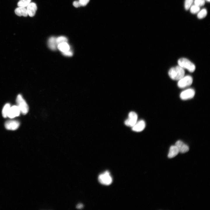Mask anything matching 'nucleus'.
<instances>
[{
    "label": "nucleus",
    "mask_w": 210,
    "mask_h": 210,
    "mask_svg": "<svg viewBox=\"0 0 210 210\" xmlns=\"http://www.w3.org/2000/svg\"><path fill=\"white\" fill-rule=\"evenodd\" d=\"M168 74L172 79L179 80L184 77L185 71L183 68L179 66L171 68L169 71Z\"/></svg>",
    "instance_id": "nucleus-1"
},
{
    "label": "nucleus",
    "mask_w": 210,
    "mask_h": 210,
    "mask_svg": "<svg viewBox=\"0 0 210 210\" xmlns=\"http://www.w3.org/2000/svg\"><path fill=\"white\" fill-rule=\"evenodd\" d=\"M16 102L17 106L19 108L20 113L24 115L26 114L28 112L29 107L21 94H19L17 96Z\"/></svg>",
    "instance_id": "nucleus-2"
},
{
    "label": "nucleus",
    "mask_w": 210,
    "mask_h": 210,
    "mask_svg": "<svg viewBox=\"0 0 210 210\" xmlns=\"http://www.w3.org/2000/svg\"><path fill=\"white\" fill-rule=\"evenodd\" d=\"M179 66L187 69L191 72H194L195 69V65L188 59L185 58L179 59L178 62Z\"/></svg>",
    "instance_id": "nucleus-3"
},
{
    "label": "nucleus",
    "mask_w": 210,
    "mask_h": 210,
    "mask_svg": "<svg viewBox=\"0 0 210 210\" xmlns=\"http://www.w3.org/2000/svg\"><path fill=\"white\" fill-rule=\"evenodd\" d=\"M98 180L101 184L105 185H109L112 182V177L108 171L100 174L98 176Z\"/></svg>",
    "instance_id": "nucleus-4"
},
{
    "label": "nucleus",
    "mask_w": 210,
    "mask_h": 210,
    "mask_svg": "<svg viewBox=\"0 0 210 210\" xmlns=\"http://www.w3.org/2000/svg\"><path fill=\"white\" fill-rule=\"evenodd\" d=\"M192 82V78L190 76L183 77L179 80L178 83V87L183 88L190 85Z\"/></svg>",
    "instance_id": "nucleus-5"
},
{
    "label": "nucleus",
    "mask_w": 210,
    "mask_h": 210,
    "mask_svg": "<svg viewBox=\"0 0 210 210\" xmlns=\"http://www.w3.org/2000/svg\"><path fill=\"white\" fill-rule=\"evenodd\" d=\"M137 115L135 112H130L128 114V118L125 121V124L127 126L132 127L137 121Z\"/></svg>",
    "instance_id": "nucleus-6"
},
{
    "label": "nucleus",
    "mask_w": 210,
    "mask_h": 210,
    "mask_svg": "<svg viewBox=\"0 0 210 210\" xmlns=\"http://www.w3.org/2000/svg\"><path fill=\"white\" fill-rule=\"evenodd\" d=\"M195 91L193 89H188L184 90L180 94V98L183 100H186L192 98L195 95Z\"/></svg>",
    "instance_id": "nucleus-7"
},
{
    "label": "nucleus",
    "mask_w": 210,
    "mask_h": 210,
    "mask_svg": "<svg viewBox=\"0 0 210 210\" xmlns=\"http://www.w3.org/2000/svg\"><path fill=\"white\" fill-rule=\"evenodd\" d=\"M19 122L15 120H10L7 121L5 124V128L8 130H14L19 127Z\"/></svg>",
    "instance_id": "nucleus-8"
},
{
    "label": "nucleus",
    "mask_w": 210,
    "mask_h": 210,
    "mask_svg": "<svg viewBox=\"0 0 210 210\" xmlns=\"http://www.w3.org/2000/svg\"><path fill=\"white\" fill-rule=\"evenodd\" d=\"M175 145L178 148L179 152L185 153L189 150L188 146L181 140L177 141L175 143Z\"/></svg>",
    "instance_id": "nucleus-9"
},
{
    "label": "nucleus",
    "mask_w": 210,
    "mask_h": 210,
    "mask_svg": "<svg viewBox=\"0 0 210 210\" xmlns=\"http://www.w3.org/2000/svg\"><path fill=\"white\" fill-rule=\"evenodd\" d=\"M20 111L17 106H13L10 107L8 114L7 117L12 118L18 116Z\"/></svg>",
    "instance_id": "nucleus-10"
},
{
    "label": "nucleus",
    "mask_w": 210,
    "mask_h": 210,
    "mask_svg": "<svg viewBox=\"0 0 210 210\" xmlns=\"http://www.w3.org/2000/svg\"><path fill=\"white\" fill-rule=\"evenodd\" d=\"M145 126V121L143 120H141L136 122L135 125L132 127V130L136 132H140L144 129Z\"/></svg>",
    "instance_id": "nucleus-11"
},
{
    "label": "nucleus",
    "mask_w": 210,
    "mask_h": 210,
    "mask_svg": "<svg viewBox=\"0 0 210 210\" xmlns=\"http://www.w3.org/2000/svg\"><path fill=\"white\" fill-rule=\"evenodd\" d=\"M37 9L36 5L34 3H30L27 6V13L30 17H33L35 15Z\"/></svg>",
    "instance_id": "nucleus-12"
},
{
    "label": "nucleus",
    "mask_w": 210,
    "mask_h": 210,
    "mask_svg": "<svg viewBox=\"0 0 210 210\" xmlns=\"http://www.w3.org/2000/svg\"><path fill=\"white\" fill-rule=\"evenodd\" d=\"M48 45L49 48L53 51L56 50L57 49V44L56 42V38L51 36L48 39Z\"/></svg>",
    "instance_id": "nucleus-13"
},
{
    "label": "nucleus",
    "mask_w": 210,
    "mask_h": 210,
    "mask_svg": "<svg viewBox=\"0 0 210 210\" xmlns=\"http://www.w3.org/2000/svg\"><path fill=\"white\" fill-rule=\"evenodd\" d=\"M15 14L18 16L26 17L28 15L27 9L24 7H18L15 10Z\"/></svg>",
    "instance_id": "nucleus-14"
},
{
    "label": "nucleus",
    "mask_w": 210,
    "mask_h": 210,
    "mask_svg": "<svg viewBox=\"0 0 210 210\" xmlns=\"http://www.w3.org/2000/svg\"><path fill=\"white\" fill-rule=\"evenodd\" d=\"M179 153L178 150L175 145L171 146L169 148V152L168 155L169 158H172L176 156Z\"/></svg>",
    "instance_id": "nucleus-15"
},
{
    "label": "nucleus",
    "mask_w": 210,
    "mask_h": 210,
    "mask_svg": "<svg viewBox=\"0 0 210 210\" xmlns=\"http://www.w3.org/2000/svg\"><path fill=\"white\" fill-rule=\"evenodd\" d=\"M57 48L62 52L69 50L70 46L67 42H64L58 44Z\"/></svg>",
    "instance_id": "nucleus-16"
},
{
    "label": "nucleus",
    "mask_w": 210,
    "mask_h": 210,
    "mask_svg": "<svg viewBox=\"0 0 210 210\" xmlns=\"http://www.w3.org/2000/svg\"><path fill=\"white\" fill-rule=\"evenodd\" d=\"M10 107V105L9 103L6 104L3 107L2 111V115L4 118L7 117L8 114Z\"/></svg>",
    "instance_id": "nucleus-17"
},
{
    "label": "nucleus",
    "mask_w": 210,
    "mask_h": 210,
    "mask_svg": "<svg viewBox=\"0 0 210 210\" xmlns=\"http://www.w3.org/2000/svg\"><path fill=\"white\" fill-rule=\"evenodd\" d=\"M31 0H20L18 3V7H26L31 3Z\"/></svg>",
    "instance_id": "nucleus-18"
},
{
    "label": "nucleus",
    "mask_w": 210,
    "mask_h": 210,
    "mask_svg": "<svg viewBox=\"0 0 210 210\" xmlns=\"http://www.w3.org/2000/svg\"><path fill=\"white\" fill-rule=\"evenodd\" d=\"M207 14V11L205 8L202 9L198 13L197 17L200 19L205 18Z\"/></svg>",
    "instance_id": "nucleus-19"
},
{
    "label": "nucleus",
    "mask_w": 210,
    "mask_h": 210,
    "mask_svg": "<svg viewBox=\"0 0 210 210\" xmlns=\"http://www.w3.org/2000/svg\"><path fill=\"white\" fill-rule=\"evenodd\" d=\"M68 39L65 36H61L56 38V42L57 45L60 43L67 42Z\"/></svg>",
    "instance_id": "nucleus-20"
},
{
    "label": "nucleus",
    "mask_w": 210,
    "mask_h": 210,
    "mask_svg": "<svg viewBox=\"0 0 210 210\" xmlns=\"http://www.w3.org/2000/svg\"><path fill=\"white\" fill-rule=\"evenodd\" d=\"M200 10V7L195 5L192 6L190 8V11L192 14H195L197 13Z\"/></svg>",
    "instance_id": "nucleus-21"
},
{
    "label": "nucleus",
    "mask_w": 210,
    "mask_h": 210,
    "mask_svg": "<svg viewBox=\"0 0 210 210\" xmlns=\"http://www.w3.org/2000/svg\"><path fill=\"white\" fill-rule=\"evenodd\" d=\"M193 2V0H185V8L186 10H188L190 7Z\"/></svg>",
    "instance_id": "nucleus-22"
},
{
    "label": "nucleus",
    "mask_w": 210,
    "mask_h": 210,
    "mask_svg": "<svg viewBox=\"0 0 210 210\" xmlns=\"http://www.w3.org/2000/svg\"><path fill=\"white\" fill-rule=\"evenodd\" d=\"M194 4L199 7L203 6L205 4V0H195Z\"/></svg>",
    "instance_id": "nucleus-23"
},
{
    "label": "nucleus",
    "mask_w": 210,
    "mask_h": 210,
    "mask_svg": "<svg viewBox=\"0 0 210 210\" xmlns=\"http://www.w3.org/2000/svg\"><path fill=\"white\" fill-rule=\"evenodd\" d=\"M62 53L64 55L67 57L72 56L73 55L72 51L70 49L65 52H62Z\"/></svg>",
    "instance_id": "nucleus-24"
},
{
    "label": "nucleus",
    "mask_w": 210,
    "mask_h": 210,
    "mask_svg": "<svg viewBox=\"0 0 210 210\" xmlns=\"http://www.w3.org/2000/svg\"><path fill=\"white\" fill-rule=\"evenodd\" d=\"M90 0H79L81 6H85L87 5Z\"/></svg>",
    "instance_id": "nucleus-25"
},
{
    "label": "nucleus",
    "mask_w": 210,
    "mask_h": 210,
    "mask_svg": "<svg viewBox=\"0 0 210 210\" xmlns=\"http://www.w3.org/2000/svg\"><path fill=\"white\" fill-rule=\"evenodd\" d=\"M73 5L75 7L77 8L81 6L79 1H74L73 3Z\"/></svg>",
    "instance_id": "nucleus-26"
},
{
    "label": "nucleus",
    "mask_w": 210,
    "mask_h": 210,
    "mask_svg": "<svg viewBox=\"0 0 210 210\" xmlns=\"http://www.w3.org/2000/svg\"><path fill=\"white\" fill-rule=\"evenodd\" d=\"M83 207V205L81 203H79L76 206V208L78 209H81Z\"/></svg>",
    "instance_id": "nucleus-27"
},
{
    "label": "nucleus",
    "mask_w": 210,
    "mask_h": 210,
    "mask_svg": "<svg viewBox=\"0 0 210 210\" xmlns=\"http://www.w3.org/2000/svg\"><path fill=\"white\" fill-rule=\"evenodd\" d=\"M206 0L208 2H209L210 0Z\"/></svg>",
    "instance_id": "nucleus-28"
}]
</instances>
